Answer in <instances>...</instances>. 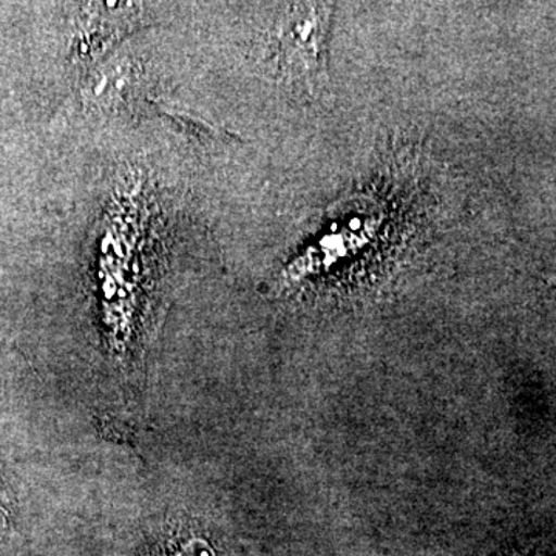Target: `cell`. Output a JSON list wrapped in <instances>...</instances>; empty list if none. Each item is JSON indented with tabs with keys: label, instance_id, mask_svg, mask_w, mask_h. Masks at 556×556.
<instances>
[{
	"label": "cell",
	"instance_id": "obj_1",
	"mask_svg": "<svg viewBox=\"0 0 556 556\" xmlns=\"http://www.w3.org/2000/svg\"><path fill=\"white\" fill-rule=\"evenodd\" d=\"M331 9L325 3H305L295 9L289 25L288 51L295 53V64L308 83L327 75V42Z\"/></svg>",
	"mask_w": 556,
	"mask_h": 556
},
{
	"label": "cell",
	"instance_id": "obj_3",
	"mask_svg": "<svg viewBox=\"0 0 556 556\" xmlns=\"http://www.w3.org/2000/svg\"><path fill=\"white\" fill-rule=\"evenodd\" d=\"M182 556H212L211 551L204 547L203 544H192V546L186 548L185 555Z\"/></svg>",
	"mask_w": 556,
	"mask_h": 556
},
{
	"label": "cell",
	"instance_id": "obj_2",
	"mask_svg": "<svg viewBox=\"0 0 556 556\" xmlns=\"http://www.w3.org/2000/svg\"><path fill=\"white\" fill-rule=\"evenodd\" d=\"M10 532L9 511H7L5 504H3L2 496H0V544L7 540Z\"/></svg>",
	"mask_w": 556,
	"mask_h": 556
}]
</instances>
